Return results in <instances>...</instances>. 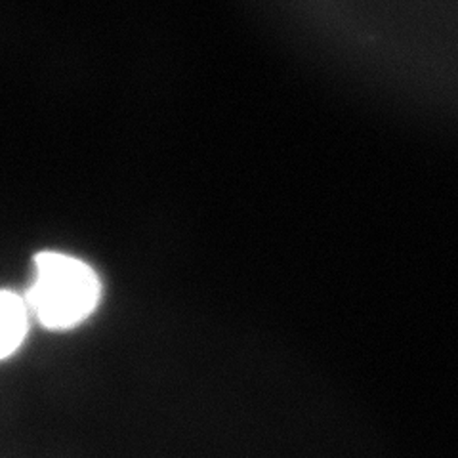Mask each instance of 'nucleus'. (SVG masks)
I'll return each mask as SVG.
<instances>
[{
	"label": "nucleus",
	"instance_id": "f257e3e1",
	"mask_svg": "<svg viewBox=\"0 0 458 458\" xmlns=\"http://www.w3.org/2000/svg\"><path fill=\"white\" fill-rule=\"evenodd\" d=\"M102 298L96 271L79 258L40 252L35 258V281L25 302L29 311L50 331H67L89 319Z\"/></svg>",
	"mask_w": 458,
	"mask_h": 458
},
{
	"label": "nucleus",
	"instance_id": "f03ea898",
	"mask_svg": "<svg viewBox=\"0 0 458 458\" xmlns=\"http://www.w3.org/2000/svg\"><path fill=\"white\" fill-rule=\"evenodd\" d=\"M29 331V308L16 293L0 291V360L16 352Z\"/></svg>",
	"mask_w": 458,
	"mask_h": 458
}]
</instances>
